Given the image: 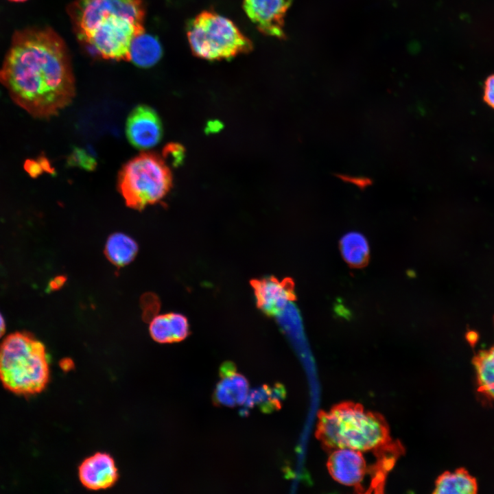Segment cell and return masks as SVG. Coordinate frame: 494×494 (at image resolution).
I'll return each mask as SVG.
<instances>
[{"mask_svg": "<svg viewBox=\"0 0 494 494\" xmlns=\"http://www.w3.org/2000/svg\"><path fill=\"white\" fill-rule=\"evenodd\" d=\"M0 82L12 100L33 117L57 115L75 95L71 61L62 39L49 28L15 33L0 69Z\"/></svg>", "mask_w": 494, "mask_h": 494, "instance_id": "1", "label": "cell"}, {"mask_svg": "<svg viewBox=\"0 0 494 494\" xmlns=\"http://www.w3.org/2000/svg\"><path fill=\"white\" fill-rule=\"evenodd\" d=\"M70 12L79 39L94 53L130 60L132 40L144 32L142 0H77Z\"/></svg>", "mask_w": 494, "mask_h": 494, "instance_id": "2", "label": "cell"}, {"mask_svg": "<svg viewBox=\"0 0 494 494\" xmlns=\"http://www.w3.org/2000/svg\"><path fill=\"white\" fill-rule=\"evenodd\" d=\"M316 436L329 451L349 448L378 452L392 446L384 418L349 401L318 412Z\"/></svg>", "mask_w": 494, "mask_h": 494, "instance_id": "3", "label": "cell"}, {"mask_svg": "<svg viewBox=\"0 0 494 494\" xmlns=\"http://www.w3.org/2000/svg\"><path fill=\"white\" fill-rule=\"evenodd\" d=\"M49 378L45 346L27 333L8 336L0 346V380L9 390L29 395L41 392Z\"/></svg>", "mask_w": 494, "mask_h": 494, "instance_id": "4", "label": "cell"}, {"mask_svg": "<svg viewBox=\"0 0 494 494\" xmlns=\"http://www.w3.org/2000/svg\"><path fill=\"white\" fill-rule=\"evenodd\" d=\"M117 185L126 205L140 210L167 196L172 186V175L161 156L143 152L121 167Z\"/></svg>", "mask_w": 494, "mask_h": 494, "instance_id": "5", "label": "cell"}, {"mask_svg": "<svg viewBox=\"0 0 494 494\" xmlns=\"http://www.w3.org/2000/svg\"><path fill=\"white\" fill-rule=\"evenodd\" d=\"M187 38L193 54L209 60L230 59L252 49L250 40L232 21L211 10L192 19Z\"/></svg>", "mask_w": 494, "mask_h": 494, "instance_id": "6", "label": "cell"}, {"mask_svg": "<svg viewBox=\"0 0 494 494\" xmlns=\"http://www.w3.org/2000/svg\"><path fill=\"white\" fill-rule=\"evenodd\" d=\"M126 134L134 148L143 150L152 148L162 139L161 119L152 107L143 104L137 106L128 116Z\"/></svg>", "mask_w": 494, "mask_h": 494, "instance_id": "7", "label": "cell"}, {"mask_svg": "<svg viewBox=\"0 0 494 494\" xmlns=\"http://www.w3.org/2000/svg\"><path fill=\"white\" fill-rule=\"evenodd\" d=\"M292 0H244L250 21L264 34L285 38L284 18Z\"/></svg>", "mask_w": 494, "mask_h": 494, "instance_id": "8", "label": "cell"}, {"mask_svg": "<svg viewBox=\"0 0 494 494\" xmlns=\"http://www.w3.org/2000/svg\"><path fill=\"white\" fill-rule=\"evenodd\" d=\"M330 453L327 467L331 476L340 484L360 489L368 473L363 452L342 448Z\"/></svg>", "mask_w": 494, "mask_h": 494, "instance_id": "9", "label": "cell"}, {"mask_svg": "<svg viewBox=\"0 0 494 494\" xmlns=\"http://www.w3.org/2000/svg\"><path fill=\"white\" fill-rule=\"evenodd\" d=\"M252 285L258 307L270 316L277 315L295 298L290 279L268 277L253 281Z\"/></svg>", "mask_w": 494, "mask_h": 494, "instance_id": "10", "label": "cell"}, {"mask_svg": "<svg viewBox=\"0 0 494 494\" xmlns=\"http://www.w3.org/2000/svg\"><path fill=\"white\" fill-rule=\"evenodd\" d=\"M78 475L82 485L93 491L113 486L119 476L114 459L109 454L101 452L86 458L80 464Z\"/></svg>", "mask_w": 494, "mask_h": 494, "instance_id": "11", "label": "cell"}, {"mask_svg": "<svg viewBox=\"0 0 494 494\" xmlns=\"http://www.w3.org/2000/svg\"><path fill=\"white\" fill-rule=\"evenodd\" d=\"M221 380L214 391V401L219 405L233 407L246 401L249 385L245 377L239 373L233 364L226 363L220 368Z\"/></svg>", "mask_w": 494, "mask_h": 494, "instance_id": "12", "label": "cell"}, {"mask_svg": "<svg viewBox=\"0 0 494 494\" xmlns=\"http://www.w3.org/2000/svg\"><path fill=\"white\" fill-rule=\"evenodd\" d=\"M162 48L158 40L145 32L134 38L130 49V60L141 67L154 65L161 58Z\"/></svg>", "mask_w": 494, "mask_h": 494, "instance_id": "13", "label": "cell"}, {"mask_svg": "<svg viewBox=\"0 0 494 494\" xmlns=\"http://www.w3.org/2000/svg\"><path fill=\"white\" fill-rule=\"evenodd\" d=\"M434 493L472 494L477 492V483L464 469L445 472L436 481Z\"/></svg>", "mask_w": 494, "mask_h": 494, "instance_id": "14", "label": "cell"}, {"mask_svg": "<svg viewBox=\"0 0 494 494\" xmlns=\"http://www.w3.org/2000/svg\"><path fill=\"white\" fill-rule=\"evenodd\" d=\"M138 246L130 237L121 233L111 235L105 246V255L114 265L121 267L130 263L137 255Z\"/></svg>", "mask_w": 494, "mask_h": 494, "instance_id": "15", "label": "cell"}, {"mask_svg": "<svg viewBox=\"0 0 494 494\" xmlns=\"http://www.w3.org/2000/svg\"><path fill=\"white\" fill-rule=\"evenodd\" d=\"M340 248L345 261L352 267L361 268L368 262L369 246L360 233L349 232L341 238Z\"/></svg>", "mask_w": 494, "mask_h": 494, "instance_id": "16", "label": "cell"}, {"mask_svg": "<svg viewBox=\"0 0 494 494\" xmlns=\"http://www.w3.org/2000/svg\"><path fill=\"white\" fill-rule=\"evenodd\" d=\"M479 390L494 399V346L480 351L473 358Z\"/></svg>", "mask_w": 494, "mask_h": 494, "instance_id": "17", "label": "cell"}, {"mask_svg": "<svg viewBox=\"0 0 494 494\" xmlns=\"http://www.w3.org/2000/svg\"><path fill=\"white\" fill-rule=\"evenodd\" d=\"M150 333L154 340L159 343L175 342L174 331L169 314L156 316L152 318Z\"/></svg>", "mask_w": 494, "mask_h": 494, "instance_id": "18", "label": "cell"}, {"mask_svg": "<svg viewBox=\"0 0 494 494\" xmlns=\"http://www.w3.org/2000/svg\"><path fill=\"white\" fill-rule=\"evenodd\" d=\"M281 390L278 388L271 389L266 386L257 390H254L251 394H248L247 401L250 403H259L263 410L270 409H275L276 407L280 406V396Z\"/></svg>", "mask_w": 494, "mask_h": 494, "instance_id": "19", "label": "cell"}, {"mask_svg": "<svg viewBox=\"0 0 494 494\" xmlns=\"http://www.w3.org/2000/svg\"><path fill=\"white\" fill-rule=\"evenodd\" d=\"M67 163L71 166L92 171L97 166V161L93 152L88 148L74 147L67 158Z\"/></svg>", "mask_w": 494, "mask_h": 494, "instance_id": "20", "label": "cell"}, {"mask_svg": "<svg viewBox=\"0 0 494 494\" xmlns=\"http://www.w3.org/2000/svg\"><path fill=\"white\" fill-rule=\"evenodd\" d=\"M163 159L170 162L173 167H178L183 163L185 156L184 147L177 143H169L163 150Z\"/></svg>", "mask_w": 494, "mask_h": 494, "instance_id": "21", "label": "cell"}, {"mask_svg": "<svg viewBox=\"0 0 494 494\" xmlns=\"http://www.w3.org/2000/svg\"><path fill=\"white\" fill-rule=\"evenodd\" d=\"M172 325L175 342L186 338L189 334V324L186 317L180 314L169 313Z\"/></svg>", "mask_w": 494, "mask_h": 494, "instance_id": "22", "label": "cell"}, {"mask_svg": "<svg viewBox=\"0 0 494 494\" xmlns=\"http://www.w3.org/2000/svg\"><path fill=\"white\" fill-rule=\"evenodd\" d=\"M483 99L494 109V74L489 75L484 82Z\"/></svg>", "mask_w": 494, "mask_h": 494, "instance_id": "23", "label": "cell"}, {"mask_svg": "<svg viewBox=\"0 0 494 494\" xmlns=\"http://www.w3.org/2000/svg\"><path fill=\"white\" fill-rule=\"evenodd\" d=\"M143 305L145 315L150 318L154 313L158 309V302L154 296H145L143 298Z\"/></svg>", "mask_w": 494, "mask_h": 494, "instance_id": "24", "label": "cell"}, {"mask_svg": "<svg viewBox=\"0 0 494 494\" xmlns=\"http://www.w3.org/2000/svg\"><path fill=\"white\" fill-rule=\"evenodd\" d=\"M25 171L33 178L37 177L44 171L39 160L27 159L24 164Z\"/></svg>", "mask_w": 494, "mask_h": 494, "instance_id": "25", "label": "cell"}, {"mask_svg": "<svg viewBox=\"0 0 494 494\" xmlns=\"http://www.w3.org/2000/svg\"><path fill=\"white\" fill-rule=\"evenodd\" d=\"M223 128V124L218 120H210L207 122L205 132L207 134L219 132Z\"/></svg>", "mask_w": 494, "mask_h": 494, "instance_id": "26", "label": "cell"}, {"mask_svg": "<svg viewBox=\"0 0 494 494\" xmlns=\"http://www.w3.org/2000/svg\"><path fill=\"white\" fill-rule=\"evenodd\" d=\"M65 279L62 277H57L55 281H52L51 283V287L53 289H56L60 287V285H62L64 282Z\"/></svg>", "mask_w": 494, "mask_h": 494, "instance_id": "27", "label": "cell"}, {"mask_svg": "<svg viewBox=\"0 0 494 494\" xmlns=\"http://www.w3.org/2000/svg\"><path fill=\"white\" fill-rule=\"evenodd\" d=\"M5 331V325L2 316L0 314V338L4 334Z\"/></svg>", "mask_w": 494, "mask_h": 494, "instance_id": "28", "label": "cell"}, {"mask_svg": "<svg viewBox=\"0 0 494 494\" xmlns=\"http://www.w3.org/2000/svg\"><path fill=\"white\" fill-rule=\"evenodd\" d=\"M9 1H14V2H23V1H25L27 0H9Z\"/></svg>", "mask_w": 494, "mask_h": 494, "instance_id": "29", "label": "cell"}]
</instances>
